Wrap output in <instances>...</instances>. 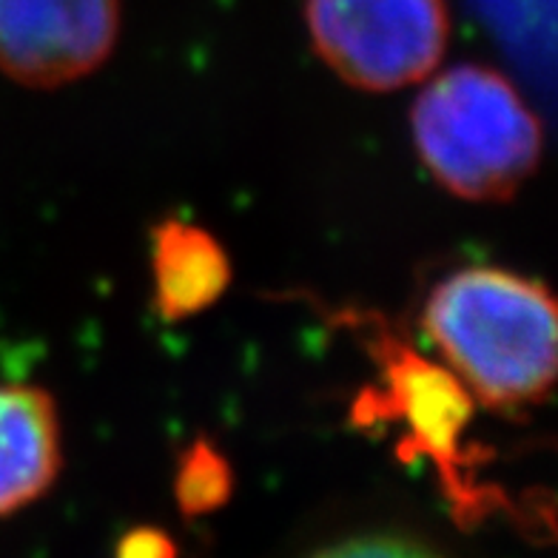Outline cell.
<instances>
[{
  "label": "cell",
  "instance_id": "4",
  "mask_svg": "<svg viewBox=\"0 0 558 558\" xmlns=\"http://www.w3.org/2000/svg\"><path fill=\"white\" fill-rule=\"evenodd\" d=\"M376 356L383 365V388L367 390L353 416L360 425H402L399 448L425 456L441 473L456 505L468 513L485 501V493L464 478L462 430L473 416V399L450 371L422 360L416 351L379 331Z\"/></svg>",
  "mask_w": 558,
  "mask_h": 558
},
{
  "label": "cell",
  "instance_id": "5",
  "mask_svg": "<svg viewBox=\"0 0 558 558\" xmlns=\"http://www.w3.org/2000/svg\"><path fill=\"white\" fill-rule=\"evenodd\" d=\"M120 37V0H0V72L58 88L97 72Z\"/></svg>",
  "mask_w": 558,
  "mask_h": 558
},
{
  "label": "cell",
  "instance_id": "6",
  "mask_svg": "<svg viewBox=\"0 0 558 558\" xmlns=\"http://www.w3.org/2000/svg\"><path fill=\"white\" fill-rule=\"evenodd\" d=\"M60 473L54 399L35 385H0V515L32 505Z\"/></svg>",
  "mask_w": 558,
  "mask_h": 558
},
{
  "label": "cell",
  "instance_id": "3",
  "mask_svg": "<svg viewBox=\"0 0 558 558\" xmlns=\"http://www.w3.org/2000/svg\"><path fill=\"white\" fill-rule=\"evenodd\" d=\"M305 23L325 66L362 92L422 83L450 37L445 0H305Z\"/></svg>",
  "mask_w": 558,
  "mask_h": 558
},
{
  "label": "cell",
  "instance_id": "1",
  "mask_svg": "<svg viewBox=\"0 0 558 558\" xmlns=\"http://www.w3.org/2000/svg\"><path fill=\"white\" fill-rule=\"evenodd\" d=\"M422 325L456 379L493 411H519L550 393L556 302L538 279L493 265L462 268L427 296Z\"/></svg>",
  "mask_w": 558,
  "mask_h": 558
},
{
  "label": "cell",
  "instance_id": "7",
  "mask_svg": "<svg viewBox=\"0 0 558 558\" xmlns=\"http://www.w3.org/2000/svg\"><path fill=\"white\" fill-rule=\"evenodd\" d=\"M151 271L157 314L183 323L226 294L231 259L206 228L169 217L151 228Z\"/></svg>",
  "mask_w": 558,
  "mask_h": 558
},
{
  "label": "cell",
  "instance_id": "2",
  "mask_svg": "<svg viewBox=\"0 0 558 558\" xmlns=\"http://www.w3.org/2000/svg\"><path fill=\"white\" fill-rule=\"evenodd\" d=\"M418 160L468 203L515 197L542 160V123L496 69L462 63L422 88L411 111Z\"/></svg>",
  "mask_w": 558,
  "mask_h": 558
},
{
  "label": "cell",
  "instance_id": "8",
  "mask_svg": "<svg viewBox=\"0 0 558 558\" xmlns=\"http://www.w3.org/2000/svg\"><path fill=\"white\" fill-rule=\"evenodd\" d=\"M231 485H234L231 464L211 441L197 439L180 456L174 490L185 515H203L222 507L231 496Z\"/></svg>",
  "mask_w": 558,
  "mask_h": 558
},
{
  "label": "cell",
  "instance_id": "9",
  "mask_svg": "<svg viewBox=\"0 0 558 558\" xmlns=\"http://www.w3.org/2000/svg\"><path fill=\"white\" fill-rule=\"evenodd\" d=\"M311 558H445L430 544L416 538L397 536V533H371V536H353L345 542L331 544Z\"/></svg>",
  "mask_w": 558,
  "mask_h": 558
},
{
  "label": "cell",
  "instance_id": "10",
  "mask_svg": "<svg viewBox=\"0 0 558 558\" xmlns=\"http://www.w3.org/2000/svg\"><path fill=\"white\" fill-rule=\"evenodd\" d=\"M118 558H177V547L169 533L157 527H137L120 538Z\"/></svg>",
  "mask_w": 558,
  "mask_h": 558
}]
</instances>
